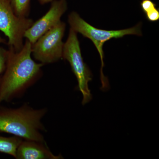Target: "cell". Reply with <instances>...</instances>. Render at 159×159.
<instances>
[{"label": "cell", "instance_id": "obj_4", "mask_svg": "<svg viewBox=\"0 0 159 159\" xmlns=\"http://www.w3.org/2000/svg\"><path fill=\"white\" fill-rule=\"evenodd\" d=\"M62 58L70 63L72 70L77 78L78 88L83 96L82 104L85 105L92 99L89 83L92 75L88 67L84 62L77 33L70 29L68 37L64 44Z\"/></svg>", "mask_w": 159, "mask_h": 159}, {"label": "cell", "instance_id": "obj_14", "mask_svg": "<svg viewBox=\"0 0 159 159\" xmlns=\"http://www.w3.org/2000/svg\"><path fill=\"white\" fill-rule=\"evenodd\" d=\"M38 1L41 5H44L48 3L52 2L55 0H38Z\"/></svg>", "mask_w": 159, "mask_h": 159}, {"label": "cell", "instance_id": "obj_10", "mask_svg": "<svg viewBox=\"0 0 159 159\" xmlns=\"http://www.w3.org/2000/svg\"><path fill=\"white\" fill-rule=\"evenodd\" d=\"M31 0H10L15 14L21 17H28L30 13Z\"/></svg>", "mask_w": 159, "mask_h": 159}, {"label": "cell", "instance_id": "obj_7", "mask_svg": "<svg viewBox=\"0 0 159 159\" xmlns=\"http://www.w3.org/2000/svg\"><path fill=\"white\" fill-rule=\"evenodd\" d=\"M67 9L66 0H55L51 2L48 11L26 31L25 38L33 44L41 36L56 26Z\"/></svg>", "mask_w": 159, "mask_h": 159}, {"label": "cell", "instance_id": "obj_13", "mask_svg": "<svg viewBox=\"0 0 159 159\" xmlns=\"http://www.w3.org/2000/svg\"><path fill=\"white\" fill-rule=\"evenodd\" d=\"M146 14V18L150 22H156L159 20V10L155 8L148 11Z\"/></svg>", "mask_w": 159, "mask_h": 159}, {"label": "cell", "instance_id": "obj_2", "mask_svg": "<svg viewBox=\"0 0 159 159\" xmlns=\"http://www.w3.org/2000/svg\"><path fill=\"white\" fill-rule=\"evenodd\" d=\"M47 108L34 109L28 103L16 108L0 105V133L11 134L23 140L45 142L46 129L42 119Z\"/></svg>", "mask_w": 159, "mask_h": 159}, {"label": "cell", "instance_id": "obj_11", "mask_svg": "<svg viewBox=\"0 0 159 159\" xmlns=\"http://www.w3.org/2000/svg\"><path fill=\"white\" fill-rule=\"evenodd\" d=\"M6 40L0 37V78L2 75L6 67L8 50L3 48L2 44L6 43Z\"/></svg>", "mask_w": 159, "mask_h": 159}, {"label": "cell", "instance_id": "obj_9", "mask_svg": "<svg viewBox=\"0 0 159 159\" xmlns=\"http://www.w3.org/2000/svg\"><path fill=\"white\" fill-rule=\"evenodd\" d=\"M23 139L14 136H0V152L7 154L15 158L16 149Z\"/></svg>", "mask_w": 159, "mask_h": 159}, {"label": "cell", "instance_id": "obj_1", "mask_svg": "<svg viewBox=\"0 0 159 159\" xmlns=\"http://www.w3.org/2000/svg\"><path fill=\"white\" fill-rule=\"evenodd\" d=\"M31 47L27 39L20 51L9 47L6 69L0 78V105L22 96L42 76L44 65L32 59Z\"/></svg>", "mask_w": 159, "mask_h": 159}, {"label": "cell", "instance_id": "obj_12", "mask_svg": "<svg viewBox=\"0 0 159 159\" xmlns=\"http://www.w3.org/2000/svg\"><path fill=\"white\" fill-rule=\"evenodd\" d=\"M141 6L145 14L156 8V5L151 0H142L141 3Z\"/></svg>", "mask_w": 159, "mask_h": 159}, {"label": "cell", "instance_id": "obj_3", "mask_svg": "<svg viewBox=\"0 0 159 159\" xmlns=\"http://www.w3.org/2000/svg\"><path fill=\"white\" fill-rule=\"evenodd\" d=\"M68 21L71 29L77 33H79L84 37L92 40L100 55L101 61L100 70L101 89L105 91L109 87L108 80L103 75L102 69L104 66L103 62V45L104 43L111 39H118L123 37L129 34H134L138 36L142 35L141 24L129 29L119 30H102L95 28L89 25L80 17L77 12L72 11L68 16Z\"/></svg>", "mask_w": 159, "mask_h": 159}, {"label": "cell", "instance_id": "obj_6", "mask_svg": "<svg viewBox=\"0 0 159 159\" xmlns=\"http://www.w3.org/2000/svg\"><path fill=\"white\" fill-rule=\"evenodd\" d=\"M66 25L60 22L46 32L32 45V53L34 59L43 64L53 63L62 58L64 43L62 39Z\"/></svg>", "mask_w": 159, "mask_h": 159}, {"label": "cell", "instance_id": "obj_5", "mask_svg": "<svg viewBox=\"0 0 159 159\" xmlns=\"http://www.w3.org/2000/svg\"><path fill=\"white\" fill-rule=\"evenodd\" d=\"M34 23L31 19L15 14L10 0H0V31L8 38L7 45L16 51L24 46L25 33Z\"/></svg>", "mask_w": 159, "mask_h": 159}, {"label": "cell", "instance_id": "obj_8", "mask_svg": "<svg viewBox=\"0 0 159 159\" xmlns=\"http://www.w3.org/2000/svg\"><path fill=\"white\" fill-rule=\"evenodd\" d=\"M61 156L54 155L45 142L23 140L16 149L17 159H59Z\"/></svg>", "mask_w": 159, "mask_h": 159}]
</instances>
